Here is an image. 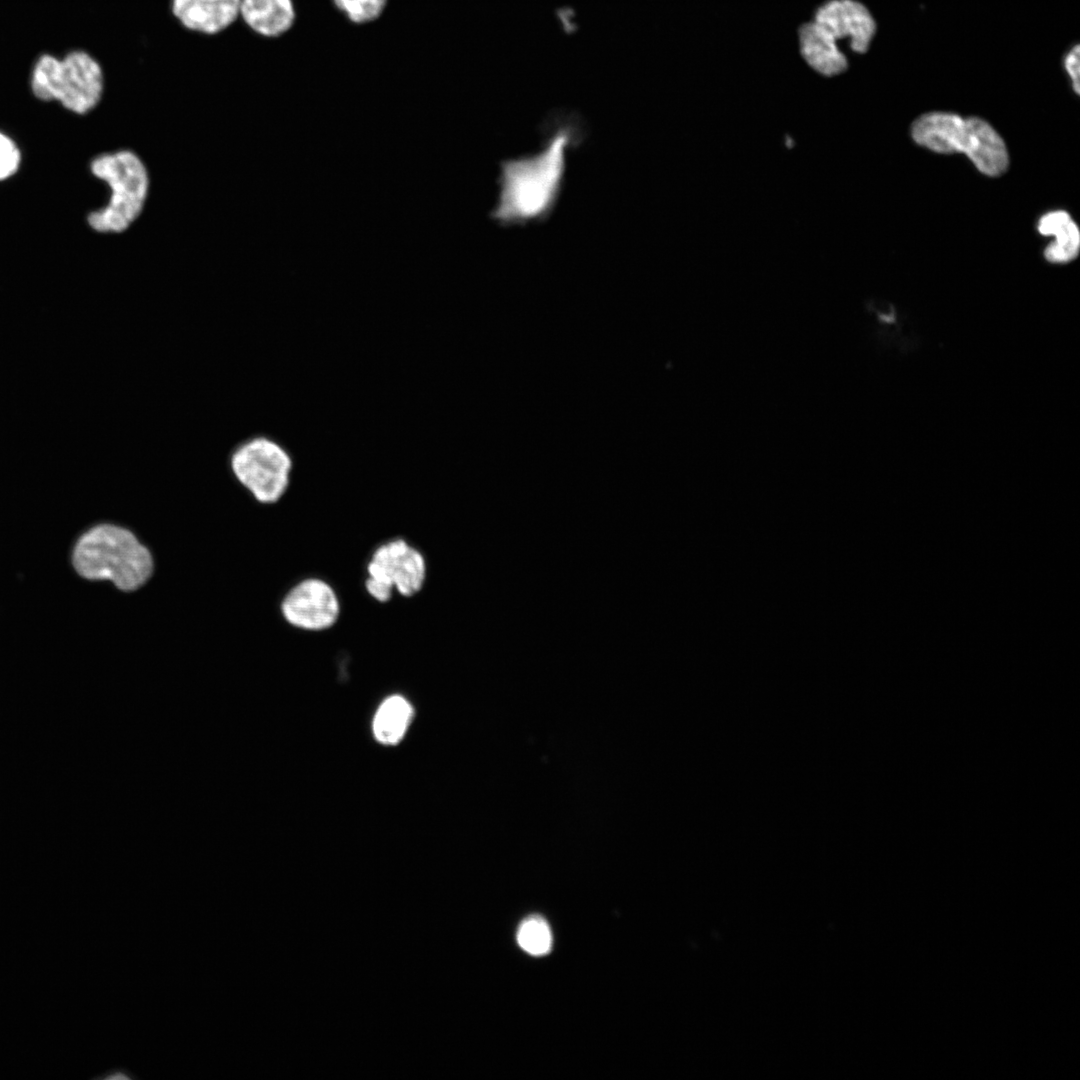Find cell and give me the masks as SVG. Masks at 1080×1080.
Listing matches in <instances>:
<instances>
[{"instance_id":"obj_1","label":"cell","mask_w":1080,"mask_h":1080,"mask_svg":"<svg viewBox=\"0 0 1080 1080\" xmlns=\"http://www.w3.org/2000/svg\"><path fill=\"white\" fill-rule=\"evenodd\" d=\"M542 148L500 163L499 193L491 218L499 225L542 223L553 213L563 190L567 151L584 138L581 120L557 113L548 119Z\"/></svg>"},{"instance_id":"obj_2","label":"cell","mask_w":1080,"mask_h":1080,"mask_svg":"<svg viewBox=\"0 0 1080 1080\" xmlns=\"http://www.w3.org/2000/svg\"><path fill=\"white\" fill-rule=\"evenodd\" d=\"M878 24L870 8L860 0H824L811 18L796 29L798 53L810 70L834 78L849 69L844 43L857 55L870 50Z\"/></svg>"},{"instance_id":"obj_3","label":"cell","mask_w":1080,"mask_h":1080,"mask_svg":"<svg viewBox=\"0 0 1080 1080\" xmlns=\"http://www.w3.org/2000/svg\"><path fill=\"white\" fill-rule=\"evenodd\" d=\"M72 563L83 578L109 580L123 591L138 589L153 571L150 551L131 531L113 524H99L82 534Z\"/></svg>"},{"instance_id":"obj_4","label":"cell","mask_w":1080,"mask_h":1080,"mask_svg":"<svg viewBox=\"0 0 1080 1080\" xmlns=\"http://www.w3.org/2000/svg\"><path fill=\"white\" fill-rule=\"evenodd\" d=\"M92 174L109 188L106 205L87 217L89 226L100 233H122L141 215L149 193L146 165L128 149L103 153L90 163Z\"/></svg>"},{"instance_id":"obj_5","label":"cell","mask_w":1080,"mask_h":1080,"mask_svg":"<svg viewBox=\"0 0 1080 1080\" xmlns=\"http://www.w3.org/2000/svg\"><path fill=\"white\" fill-rule=\"evenodd\" d=\"M32 91L42 101H59L79 115L92 111L104 93V73L100 64L83 51H74L59 61L43 55L32 74Z\"/></svg>"},{"instance_id":"obj_6","label":"cell","mask_w":1080,"mask_h":1080,"mask_svg":"<svg viewBox=\"0 0 1080 1080\" xmlns=\"http://www.w3.org/2000/svg\"><path fill=\"white\" fill-rule=\"evenodd\" d=\"M235 479L261 503H275L287 492L293 457L279 440L266 434L238 442L229 454Z\"/></svg>"},{"instance_id":"obj_7","label":"cell","mask_w":1080,"mask_h":1080,"mask_svg":"<svg viewBox=\"0 0 1080 1080\" xmlns=\"http://www.w3.org/2000/svg\"><path fill=\"white\" fill-rule=\"evenodd\" d=\"M366 571V591L374 600L385 603L394 592L403 597L420 592L426 581L427 565L421 551L408 541L395 538L376 547Z\"/></svg>"},{"instance_id":"obj_8","label":"cell","mask_w":1080,"mask_h":1080,"mask_svg":"<svg viewBox=\"0 0 1080 1080\" xmlns=\"http://www.w3.org/2000/svg\"><path fill=\"white\" fill-rule=\"evenodd\" d=\"M341 606L335 589L325 580L309 577L295 584L281 603V612L292 626L320 632L334 626Z\"/></svg>"},{"instance_id":"obj_9","label":"cell","mask_w":1080,"mask_h":1080,"mask_svg":"<svg viewBox=\"0 0 1080 1080\" xmlns=\"http://www.w3.org/2000/svg\"><path fill=\"white\" fill-rule=\"evenodd\" d=\"M911 135L917 144L931 151L966 154L971 142L970 117L952 112H927L913 122Z\"/></svg>"},{"instance_id":"obj_10","label":"cell","mask_w":1080,"mask_h":1080,"mask_svg":"<svg viewBox=\"0 0 1080 1080\" xmlns=\"http://www.w3.org/2000/svg\"><path fill=\"white\" fill-rule=\"evenodd\" d=\"M242 0H170V12L186 30L213 36L240 18Z\"/></svg>"},{"instance_id":"obj_11","label":"cell","mask_w":1080,"mask_h":1080,"mask_svg":"<svg viewBox=\"0 0 1080 1080\" xmlns=\"http://www.w3.org/2000/svg\"><path fill=\"white\" fill-rule=\"evenodd\" d=\"M240 19L257 35L274 39L294 26L296 8L293 0H242Z\"/></svg>"},{"instance_id":"obj_12","label":"cell","mask_w":1080,"mask_h":1080,"mask_svg":"<svg viewBox=\"0 0 1080 1080\" xmlns=\"http://www.w3.org/2000/svg\"><path fill=\"white\" fill-rule=\"evenodd\" d=\"M1037 228L1041 235L1055 237L1044 251L1047 261L1064 264L1077 257L1080 249V231L1066 211L1055 210L1044 214L1039 219Z\"/></svg>"},{"instance_id":"obj_13","label":"cell","mask_w":1080,"mask_h":1080,"mask_svg":"<svg viewBox=\"0 0 1080 1080\" xmlns=\"http://www.w3.org/2000/svg\"><path fill=\"white\" fill-rule=\"evenodd\" d=\"M412 715L408 701L402 696H391L379 707L373 722L374 735L385 744H395L404 735Z\"/></svg>"},{"instance_id":"obj_14","label":"cell","mask_w":1080,"mask_h":1080,"mask_svg":"<svg viewBox=\"0 0 1080 1080\" xmlns=\"http://www.w3.org/2000/svg\"><path fill=\"white\" fill-rule=\"evenodd\" d=\"M517 942L528 954L543 956L552 948V933L547 922L540 916L523 920L517 931Z\"/></svg>"},{"instance_id":"obj_15","label":"cell","mask_w":1080,"mask_h":1080,"mask_svg":"<svg viewBox=\"0 0 1080 1080\" xmlns=\"http://www.w3.org/2000/svg\"><path fill=\"white\" fill-rule=\"evenodd\" d=\"M389 0H332L335 7L353 24H368L385 11Z\"/></svg>"},{"instance_id":"obj_16","label":"cell","mask_w":1080,"mask_h":1080,"mask_svg":"<svg viewBox=\"0 0 1080 1080\" xmlns=\"http://www.w3.org/2000/svg\"><path fill=\"white\" fill-rule=\"evenodd\" d=\"M21 162V153L16 143L0 132V181L16 173Z\"/></svg>"},{"instance_id":"obj_17","label":"cell","mask_w":1080,"mask_h":1080,"mask_svg":"<svg viewBox=\"0 0 1080 1080\" xmlns=\"http://www.w3.org/2000/svg\"><path fill=\"white\" fill-rule=\"evenodd\" d=\"M1062 66L1076 94L1080 92V47L1071 46L1063 55Z\"/></svg>"}]
</instances>
